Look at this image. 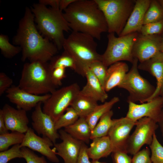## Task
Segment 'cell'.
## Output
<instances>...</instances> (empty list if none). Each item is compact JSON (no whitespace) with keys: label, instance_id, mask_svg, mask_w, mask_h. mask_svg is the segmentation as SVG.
<instances>
[{"label":"cell","instance_id":"6da1fadb","mask_svg":"<svg viewBox=\"0 0 163 163\" xmlns=\"http://www.w3.org/2000/svg\"><path fill=\"white\" fill-rule=\"evenodd\" d=\"M34 21L31 8L26 7L13 43L21 48L22 61L28 59L30 62H47L54 56L58 49L49 39L40 34Z\"/></svg>","mask_w":163,"mask_h":163},{"label":"cell","instance_id":"7a4b0ae2","mask_svg":"<svg viewBox=\"0 0 163 163\" xmlns=\"http://www.w3.org/2000/svg\"><path fill=\"white\" fill-rule=\"evenodd\" d=\"M64 11L63 16L73 31L100 40L101 34L108 31L104 16L95 0H76Z\"/></svg>","mask_w":163,"mask_h":163},{"label":"cell","instance_id":"3957f363","mask_svg":"<svg viewBox=\"0 0 163 163\" xmlns=\"http://www.w3.org/2000/svg\"><path fill=\"white\" fill-rule=\"evenodd\" d=\"M37 24V28L44 37L53 41L58 50L63 48L66 39L64 31L71 29L59 9L47 8L40 3L33 5L31 8Z\"/></svg>","mask_w":163,"mask_h":163},{"label":"cell","instance_id":"277c9868","mask_svg":"<svg viewBox=\"0 0 163 163\" xmlns=\"http://www.w3.org/2000/svg\"><path fill=\"white\" fill-rule=\"evenodd\" d=\"M18 86L27 92L36 95L51 94L57 88L52 80L49 64L40 61L24 64Z\"/></svg>","mask_w":163,"mask_h":163},{"label":"cell","instance_id":"5b68a950","mask_svg":"<svg viewBox=\"0 0 163 163\" xmlns=\"http://www.w3.org/2000/svg\"><path fill=\"white\" fill-rule=\"evenodd\" d=\"M94 39L88 34L72 31L66 38L63 45L64 51L75 60L78 67V74L83 77L85 76L84 67L94 62L101 61V54L97 51V44Z\"/></svg>","mask_w":163,"mask_h":163},{"label":"cell","instance_id":"8992f818","mask_svg":"<svg viewBox=\"0 0 163 163\" xmlns=\"http://www.w3.org/2000/svg\"><path fill=\"white\" fill-rule=\"evenodd\" d=\"M105 17L109 33L119 36L133 11L135 0H95Z\"/></svg>","mask_w":163,"mask_h":163},{"label":"cell","instance_id":"52a82bcc","mask_svg":"<svg viewBox=\"0 0 163 163\" xmlns=\"http://www.w3.org/2000/svg\"><path fill=\"white\" fill-rule=\"evenodd\" d=\"M139 33L135 32L118 37L114 33H109L107 48L101 54V60L105 65L108 67L115 62L123 61L132 63L134 58L133 47Z\"/></svg>","mask_w":163,"mask_h":163},{"label":"cell","instance_id":"ba28073f","mask_svg":"<svg viewBox=\"0 0 163 163\" xmlns=\"http://www.w3.org/2000/svg\"><path fill=\"white\" fill-rule=\"evenodd\" d=\"M138 59L134 58L130 69L126 74L119 88L125 89L129 93L127 102L141 103L146 102L153 94L155 88L140 74Z\"/></svg>","mask_w":163,"mask_h":163},{"label":"cell","instance_id":"9c48e42d","mask_svg":"<svg viewBox=\"0 0 163 163\" xmlns=\"http://www.w3.org/2000/svg\"><path fill=\"white\" fill-rule=\"evenodd\" d=\"M80 91L77 83L63 87L51 93L43 102V112L50 116L55 122L70 106Z\"/></svg>","mask_w":163,"mask_h":163},{"label":"cell","instance_id":"30bf717a","mask_svg":"<svg viewBox=\"0 0 163 163\" xmlns=\"http://www.w3.org/2000/svg\"><path fill=\"white\" fill-rule=\"evenodd\" d=\"M153 120L146 117L136 122V126L133 133L127 140L126 151L127 154L133 155L140 151L145 145L151 144L154 134L158 125Z\"/></svg>","mask_w":163,"mask_h":163},{"label":"cell","instance_id":"8fae6325","mask_svg":"<svg viewBox=\"0 0 163 163\" xmlns=\"http://www.w3.org/2000/svg\"><path fill=\"white\" fill-rule=\"evenodd\" d=\"M128 102V110L126 117L135 122L146 117L157 123L163 107V98L161 96L141 104L132 102Z\"/></svg>","mask_w":163,"mask_h":163},{"label":"cell","instance_id":"7c38bea8","mask_svg":"<svg viewBox=\"0 0 163 163\" xmlns=\"http://www.w3.org/2000/svg\"><path fill=\"white\" fill-rule=\"evenodd\" d=\"M42 103H38L34 107L31 115L32 125L39 135L48 138L54 144L60 135L55 128V122L50 116L43 112Z\"/></svg>","mask_w":163,"mask_h":163},{"label":"cell","instance_id":"4fadbf2b","mask_svg":"<svg viewBox=\"0 0 163 163\" xmlns=\"http://www.w3.org/2000/svg\"><path fill=\"white\" fill-rule=\"evenodd\" d=\"M25 134L23 141L20 144L21 148L26 147L32 151H37L51 162L55 163L59 162L55 152L51 148L54 144L50 139L37 135L34 129L30 127Z\"/></svg>","mask_w":163,"mask_h":163},{"label":"cell","instance_id":"5bb4252c","mask_svg":"<svg viewBox=\"0 0 163 163\" xmlns=\"http://www.w3.org/2000/svg\"><path fill=\"white\" fill-rule=\"evenodd\" d=\"M161 35H144L139 33L133 53L140 63L152 58L161 52Z\"/></svg>","mask_w":163,"mask_h":163},{"label":"cell","instance_id":"9a60e30c","mask_svg":"<svg viewBox=\"0 0 163 163\" xmlns=\"http://www.w3.org/2000/svg\"><path fill=\"white\" fill-rule=\"evenodd\" d=\"M59 133L62 141L54 144L53 149L63 159L64 163H77L83 142L74 138L64 130L60 129Z\"/></svg>","mask_w":163,"mask_h":163},{"label":"cell","instance_id":"2e32d148","mask_svg":"<svg viewBox=\"0 0 163 163\" xmlns=\"http://www.w3.org/2000/svg\"><path fill=\"white\" fill-rule=\"evenodd\" d=\"M114 119L107 135L113 147V152L117 151L126 152V147L129 134L136 122L126 117Z\"/></svg>","mask_w":163,"mask_h":163},{"label":"cell","instance_id":"e0dca14e","mask_svg":"<svg viewBox=\"0 0 163 163\" xmlns=\"http://www.w3.org/2000/svg\"><path fill=\"white\" fill-rule=\"evenodd\" d=\"M9 101L16 105L18 109L26 111L31 110L40 102L43 103L51 96V94L36 95L29 93L18 86L12 85L5 92Z\"/></svg>","mask_w":163,"mask_h":163},{"label":"cell","instance_id":"ac0fdd59","mask_svg":"<svg viewBox=\"0 0 163 163\" xmlns=\"http://www.w3.org/2000/svg\"><path fill=\"white\" fill-rule=\"evenodd\" d=\"M1 110L8 131L23 133L27 132L29 128V120L26 111L15 109L8 104H5Z\"/></svg>","mask_w":163,"mask_h":163},{"label":"cell","instance_id":"d6986e66","mask_svg":"<svg viewBox=\"0 0 163 163\" xmlns=\"http://www.w3.org/2000/svg\"><path fill=\"white\" fill-rule=\"evenodd\" d=\"M138 68L149 72L156 80L154 93L146 102L159 96L163 85V52H160L149 59L140 63L138 65Z\"/></svg>","mask_w":163,"mask_h":163},{"label":"cell","instance_id":"ffe728a7","mask_svg":"<svg viewBox=\"0 0 163 163\" xmlns=\"http://www.w3.org/2000/svg\"><path fill=\"white\" fill-rule=\"evenodd\" d=\"M151 1V0H135L133 11L119 37L135 32L140 33L143 25L145 14Z\"/></svg>","mask_w":163,"mask_h":163},{"label":"cell","instance_id":"44dd1931","mask_svg":"<svg viewBox=\"0 0 163 163\" xmlns=\"http://www.w3.org/2000/svg\"><path fill=\"white\" fill-rule=\"evenodd\" d=\"M87 82L80 91V93L91 97L97 102H105L108 94L101 84L92 73L88 66L83 68Z\"/></svg>","mask_w":163,"mask_h":163},{"label":"cell","instance_id":"7402d4cb","mask_svg":"<svg viewBox=\"0 0 163 163\" xmlns=\"http://www.w3.org/2000/svg\"><path fill=\"white\" fill-rule=\"evenodd\" d=\"M129 71V67L124 62H115L108 68L104 88L107 92L120 85Z\"/></svg>","mask_w":163,"mask_h":163},{"label":"cell","instance_id":"603a6c76","mask_svg":"<svg viewBox=\"0 0 163 163\" xmlns=\"http://www.w3.org/2000/svg\"><path fill=\"white\" fill-rule=\"evenodd\" d=\"M92 140L90 147L87 149V153L89 158L92 160H98L113 152V147L108 136Z\"/></svg>","mask_w":163,"mask_h":163},{"label":"cell","instance_id":"cb8c5ba5","mask_svg":"<svg viewBox=\"0 0 163 163\" xmlns=\"http://www.w3.org/2000/svg\"><path fill=\"white\" fill-rule=\"evenodd\" d=\"M64 128L67 133L79 140L88 143L91 139L92 130L86 118L80 117L74 124Z\"/></svg>","mask_w":163,"mask_h":163},{"label":"cell","instance_id":"d4e9b609","mask_svg":"<svg viewBox=\"0 0 163 163\" xmlns=\"http://www.w3.org/2000/svg\"><path fill=\"white\" fill-rule=\"evenodd\" d=\"M98 105L97 101L96 100L79 92L70 107L75 110L79 117L86 118Z\"/></svg>","mask_w":163,"mask_h":163},{"label":"cell","instance_id":"484cf974","mask_svg":"<svg viewBox=\"0 0 163 163\" xmlns=\"http://www.w3.org/2000/svg\"><path fill=\"white\" fill-rule=\"evenodd\" d=\"M118 97H115L108 101L98 105L92 112L86 118V120L92 131L101 117L110 110L113 106L119 101Z\"/></svg>","mask_w":163,"mask_h":163},{"label":"cell","instance_id":"4316f807","mask_svg":"<svg viewBox=\"0 0 163 163\" xmlns=\"http://www.w3.org/2000/svg\"><path fill=\"white\" fill-rule=\"evenodd\" d=\"M113 115V111L110 110L101 117L91 131V139L107 136L114 122L115 119H112Z\"/></svg>","mask_w":163,"mask_h":163},{"label":"cell","instance_id":"83f0119b","mask_svg":"<svg viewBox=\"0 0 163 163\" xmlns=\"http://www.w3.org/2000/svg\"><path fill=\"white\" fill-rule=\"evenodd\" d=\"M50 61L49 65L51 70L58 67L69 68L78 74V68L75 60L64 51L61 55L53 57Z\"/></svg>","mask_w":163,"mask_h":163},{"label":"cell","instance_id":"f1b7e54d","mask_svg":"<svg viewBox=\"0 0 163 163\" xmlns=\"http://www.w3.org/2000/svg\"><path fill=\"white\" fill-rule=\"evenodd\" d=\"M163 19V8L157 0L151 1L144 15L143 25Z\"/></svg>","mask_w":163,"mask_h":163},{"label":"cell","instance_id":"f546056e","mask_svg":"<svg viewBox=\"0 0 163 163\" xmlns=\"http://www.w3.org/2000/svg\"><path fill=\"white\" fill-rule=\"evenodd\" d=\"M25 135V133L15 131L0 134V151L8 149L11 145L21 144Z\"/></svg>","mask_w":163,"mask_h":163},{"label":"cell","instance_id":"4dcf8cb0","mask_svg":"<svg viewBox=\"0 0 163 163\" xmlns=\"http://www.w3.org/2000/svg\"><path fill=\"white\" fill-rule=\"evenodd\" d=\"M55 122V126L57 130L64 128L75 123L79 117L75 110L71 107H69Z\"/></svg>","mask_w":163,"mask_h":163},{"label":"cell","instance_id":"1f68e13d","mask_svg":"<svg viewBox=\"0 0 163 163\" xmlns=\"http://www.w3.org/2000/svg\"><path fill=\"white\" fill-rule=\"evenodd\" d=\"M0 49L3 56L8 58L14 56L21 51L20 46L11 44L8 36L2 34L0 35Z\"/></svg>","mask_w":163,"mask_h":163},{"label":"cell","instance_id":"d6a6232c","mask_svg":"<svg viewBox=\"0 0 163 163\" xmlns=\"http://www.w3.org/2000/svg\"><path fill=\"white\" fill-rule=\"evenodd\" d=\"M151 152V159L152 163H163V146L158 141L155 133L149 145Z\"/></svg>","mask_w":163,"mask_h":163},{"label":"cell","instance_id":"836d02e7","mask_svg":"<svg viewBox=\"0 0 163 163\" xmlns=\"http://www.w3.org/2000/svg\"><path fill=\"white\" fill-rule=\"evenodd\" d=\"M88 67L104 88L108 67L105 66L101 60L92 62Z\"/></svg>","mask_w":163,"mask_h":163},{"label":"cell","instance_id":"e575fe53","mask_svg":"<svg viewBox=\"0 0 163 163\" xmlns=\"http://www.w3.org/2000/svg\"><path fill=\"white\" fill-rule=\"evenodd\" d=\"M16 158H23L20 144L14 145L10 149L0 152V163H7Z\"/></svg>","mask_w":163,"mask_h":163},{"label":"cell","instance_id":"d590c367","mask_svg":"<svg viewBox=\"0 0 163 163\" xmlns=\"http://www.w3.org/2000/svg\"><path fill=\"white\" fill-rule=\"evenodd\" d=\"M139 33L144 35H161L163 33V19L143 25Z\"/></svg>","mask_w":163,"mask_h":163},{"label":"cell","instance_id":"8d00e7d4","mask_svg":"<svg viewBox=\"0 0 163 163\" xmlns=\"http://www.w3.org/2000/svg\"><path fill=\"white\" fill-rule=\"evenodd\" d=\"M21 150L23 158L27 163H47L44 156H38L32 150L27 147H21Z\"/></svg>","mask_w":163,"mask_h":163},{"label":"cell","instance_id":"74e56055","mask_svg":"<svg viewBox=\"0 0 163 163\" xmlns=\"http://www.w3.org/2000/svg\"><path fill=\"white\" fill-rule=\"evenodd\" d=\"M150 154V150L148 148L139 151L133 155L132 163H152Z\"/></svg>","mask_w":163,"mask_h":163},{"label":"cell","instance_id":"f35d334b","mask_svg":"<svg viewBox=\"0 0 163 163\" xmlns=\"http://www.w3.org/2000/svg\"><path fill=\"white\" fill-rule=\"evenodd\" d=\"M66 68L58 67L51 70V77L52 82L57 88L62 85V80L66 77Z\"/></svg>","mask_w":163,"mask_h":163},{"label":"cell","instance_id":"ab89813d","mask_svg":"<svg viewBox=\"0 0 163 163\" xmlns=\"http://www.w3.org/2000/svg\"><path fill=\"white\" fill-rule=\"evenodd\" d=\"M13 83L12 79L3 72L0 73V96L10 88Z\"/></svg>","mask_w":163,"mask_h":163},{"label":"cell","instance_id":"60d3db41","mask_svg":"<svg viewBox=\"0 0 163 163\" xmlns=\"http://www.w3.org/2000/svg\"><path fill=\"white\" fill-rule=\"evenodd\" d=\"M113 153V158L115 163H132V159L124 151H117Z\"/></svg>","mask_w":163,"mask_h":163},{"label":"cell","instance_id":"b9f144b4","mask_svg":"<svg viewBox=\"0 0 163 163\" xmlns=\"http://www.w3.org/2000/svg\"><path fill=\"white\" fill-rule=\"evenodd\" d=\"M87 146L83 142L78 157L77 163H91L87 153Z\"/></svg>","mask_w":163,"mask_h":163},{"label":"cell","instance_id":"7bdbcfd3","mask_svg":"<svg viewBox=\"0 0 163 163\" xmlns=\"http://www.w3.org/2000/svg\"><path fill=\"white\" fill-rule=\"evenodd\" d=\"M60 0H40L39 3L46 6L50 5L51 7L59 9Z\"/></svg>","mask_w":163,"mask_h":163},{"label":"cell","instance_id":"ee69618b","mask_svg":"<svg viewBox=\"0 0 163 163\" xmlns=\"http://www.w3.org/2000/svg\"><path fill=\"white\" fill-rule=\"evenodd\" d=\"M6 127L1 109L0 110V134L8 132Z\"/></svg>","mask_w":163,"mask_h":163},{"label":"cell","instance_id":"f6af8a7d","mask_svg":"<svg viewBox=\"0 0 163 163\" xmlns=\"http://www.w3.org/2000/svg\"><path fill=\"white\" fill-rule=\"evenodd\" d=\"M76 0H60L59 10L62 11H64Z\"/></svg>","mask_w":163,"mask_h":163},{"label":"cell","instance_id":"bcb514c9","mask_svg":"<svg viewBox=\"0 0 163 163\" xmlns=\"http://www.w3.org/2000/svg\"><path fill=\"white\" fill-rule=\"evenodd\" d=\"M157 123L160 127L163 136V109L160 114Z\"/></svg>","mask_w":163,"mask_h":163},{"label":"cell","instance_id":"7dc6e473","mask_svg":"<svg viewBox=\"0 0 163 163\" xmlns=\"http://www.w3.org/2000/svg\"><path fill=\"white\" fill-rule=\"evenodd\" d=\"M161 52H163V33L161 35Z\"/></svg>","mask_w":163,"mask_h":163},{"label":"cell","instance_id":"c3c4849f","mask_svg":"<svg viewBox=\"0 0 163 163\" xmlns=\"http://www.w3.org/2000/svg\"><path fill=\"white\" fill-rule=\"evenodd\" d=\"M159 96H161L163 98V85L161 88Z\"/></svg>","mask_w":163,"mask_h":163},{"label":"cell","instance_id":"681fc988","mask_svg":"<svg viewBox=\"0 0 163 163\" xmlns=\"http://www.w3.org/2000/svg\"><path fill=\"white\" fill-rule=\"evenodd\" d=\"M158 1L163 8V0H157Z\"/></svg>","mask_w":163,"mask_h":163},{"label":"cell","instance_id":"f907efd6","mask_svg":"<svg viewBox=\"0 0 163 163\" xmlns=\"http://www.w3.org/2000/svg\"><path fill=\"white\" fill-rule=\"evenodd\" d=\"M91 163H104L100 162L98 160H92Z\"/></svg>","mask_w":163,"mask_h":163}]
</instances>
